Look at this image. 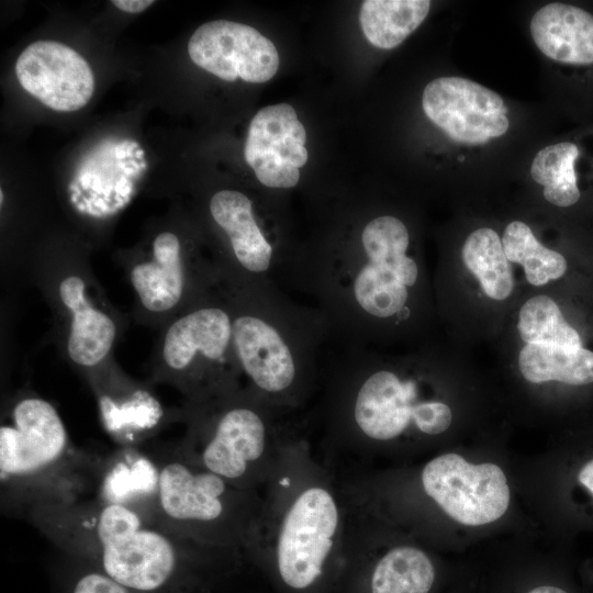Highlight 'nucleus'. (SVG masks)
I'll use <instances>...</instances> for the list:
<instances>
[{
    "instance_id": "24",
    "label": "nucleus",
    "mask_w": 593,
    "mask_h": 593,
    "mask_svg": "<svg viewBox=\"0 0 593 593\" xmlns=\"http://www.w3.org/2000/svg\"><path fill=\"white\" fill-rule=\"evenodd\" d=\"M518 333L526 345L582 347L581 336L563 317L557 303L547 295L530 298L518 315Z\"/></svg>"
},
{
    "instance_id": "10",
    "label": "nucleus",
    "mask_w": 593,
    "mask_h": 593,
    "mask_svg": "<svg viewBox=\"0 0 593 593\" xmlns=\"http://www.w3.org/2000/svg\"><path fill=\"white\" fill-rule=\"evenodd\" d=\"M209 213L226 237L228 256L216 266L228 282L286 281L292 258L262 231L248 195L232 189L215 192Z\"/></svg>"
},
{
    "instance_id": "20",
    "label": "nucleus",
    "mask_w": 593,
    "mask_h": 593,
    "mask_svg": "<svg viewBox=\"0 0 593 593\" xmlns=\"http://www.w3.org/2000/svg\"><path fill=\"white\" fill-rule=\"evenodd\" d=\"M429 8L428 0H367L361 5L359 22L373 46L392 49L422 24Z\"/></svg>"
},
{
    "instance_id": "13",
    "label": "nucleus",
    "mask_w": 593,
    "mask_h": 593,
    "mask_svg": "<svg viewBox=\"0 0 593 593\" xmlns=\"http://www.w3.org/2000/svg\"><path fill=\"white\" fill-rule=\"evenodd\" d=\"M426 116L452 141L483 144L508 130L507 109L493 90L461 77H439L423 91Z\"/></svg>"
},
{
    "instance_id": "5",
    "label": "nucleus",
    "mask_w": 593,
    "mask_h": 593,
    "mask_svg": "<svg viewBox=\"0 0 593 593\" xmlns=\"http://www.w3.org/2000/svg\"><path fill=\"white\" fill-rule=\"evenodd\" d=\"M295 414L243 384L188 404L179 454L238 488L262 492L287 444L305 427Z\"/></svg>"
},
{
    "instance_id": "26",
    "label": "nucleus",
    "mask_w": 593,
    "mask_h": 593,
    "mask_svg": "<svg viewBox=\"0 0 593 593\" xmlns=\"http://www.w3.org/2000/svg\"><path fill=\"white\" fill-rule=\"evenodd\" d=\"M118 9L128 13H139L145 11L152 4L153 0H113L111 1Z\"/></svg>"
},
{
    "instance_id": "7",
    "label": "nucleus",
    "mask_w": 593,
    "mask_h": 593,
    "mask_svg": "<svg viewBox=\"0 0 593 593\" xmlns=\"http://www.w3.org/2000/svg\"><path fill=\"white\" fill-rule=\"evenodd\" d=\"M233 316L220 286L167 327L159 350L163 374L197 404L243 385L233 349Z\"/></svg>"
},
{
    "instance_id": "18",
    "label": "nucleus",
    "mask_w": 593,
    "mask_h": 593,
    "mask_svg": "<svg viewBox=\"0 0 593 593\" xmlns=\"http://www.w3.org/2000/svg\"><path fill=\"white\" fill-rule=\"evenodd\" d=\"M530 34L548 58L569 65L593 64V14L568 3H548L532 18Z\"/></svg>"
},
{
    "instance_id": "9",
    "label": "nucleus",
    "mask_w": 593,
    "mask_h": 593,
    "mask_svg": "<svg viewBox=\"0 0 593 593\" xmlns=\"http://www.w3.org/2000/svg\"><path fill=\"white\" fill-rule=\"evenodd\" d=\"M419 479L424 493L460 524H490L508 508L507 480L495 463L474 465L458 454H444L423 467Z\"/></svg>"
},
{
    "instance_id": "17",
    "label": "nucleus",
    "mask_w": 593,
    "mask_h": 593,
    "mask_svg": "<svg viewBox=\"0 0 593 593\" xmlns=\"http://www.w3.org/2000/svg\"><path fill=\"white\" fill-rule=\"evenodd\" d=\"M58 296L70 317L68 357L80 367L98 366L114 344L118 332L114 321L89 301L86 282L78 275H67L60 280Z\"/></svg>"
},
{
    "instance_id": "14",
    "label": "nucleus",
    "mask_w": 593,
    "mask_h": 593,
    "mask_svg": "<svg viewBox=\"0 0 593 593\" xmlns=\"http://www.w3.org/2000/svg\"><path fill=\"white\" fill-rule=\"evenodd\" d=\"M190 59L225 81L270 80L279 68L275 44L256 29L227 20L202 24L188 42Z\"/></svg>"
},
{
    "instance_id": "21",
    "label": "nucleus",
    "mask_w": 593,
    "mask_h": 593,
    "mask_svg": "<svg viewBox=\"0 0 593 593\" xmlns=\"http://www.w3.org/2000/svg\"><path fill=\"white\" fill-rule=\"evenodd\" d=\"M461 254L463 264L489 298L502 301L511 295L514 289L512 267L495 231L482 227L472 232L465 240Z\"/></svg>"
},
{
    "instance_id": "4",
    "label": "nucleus",
    "mask_w": 593,
    "mask_h": 593,
    "mask_svg": "<svg viewBox=\"0 0 593 593\" xmlns=\"http://www.w3.org/2000/svg\"><path fill=\"white\" fill-rule=\"evenodd\" d=\"M32 516L57 545L98 558L107 575L136 591L161 588L183 556L211 548L150 522L132 504L108 499L81 503L66 494L45 495Z\"/></svg>"
},
{
    "instance_id": "3",
    "label": "nucleus",
    "mask_w": 593,
    "mask_h": 593,
    "mask_svg": "<svg viewBox=\"0 0 593 593\" xmlns=\"http://www.w3.org/2000/svg\"><path fill=\"white\" fill-rule=\"evenodd\" d=\"M233 316V349L246 385L289 412L304 409L320 389L322 357L331 345L325 318L296 303L273 281H221Z\"/></svg>"
},
{
    "instance_id": "12",
    "label": "nucleus",
    "mask_w": 593,
    "mask_h": 593,
    "mask_svg": "<svg viewBox=\"0 0 593 593\" xmlns=\"http://www.w3.org/2000/svg\"><path fill=\"white\" fill-rule=\"evenodd\" d=\"M152 251L130 269L131 284L147 312L164 314L182 304L187 309L220 286L216 267L189 262L175 233L158 234Z\"/></svg>"
},
{
    "instance_id": "15",
    "label": "nucleus",
    "mask_w": 593,
    "mask_h": 593,
    "mask_svg": "<svg viewBox=\"0 0 593 593\" xmlns=\"http://www.w3.org/2000/svg\"><path fill=\"white\" fill-rule=\"evenodd\" d=\"M15 75L31 96L57 112L83 108L94 91L88 61L74 48L55 41H36L18 57Z\"/></svg>"
},
{
    "instance_id": "1",
    "label": "nucleus",
    "mask_w": 593,
    "mask_h": 593,
    "mask_svg": "<svg viewBox=\"0 0 593 593\" xmlns=\"http://www.w3.org/2000/svg\"><path fill=\"white\" fill-rule=\"evenodd\" d=\"M304 429L287 444L262 490L260 521L246 552L272 593H335L344 571L347 475L314 452Z\"/></svg>"
},
{
    "instance_id": "2",
    "label": "nucleus",
    "mask_w": 593,
    "mask_h": 593,
    "mask_svg": "<svg viewBox=\"0 0 593 593\" xmlns=\"http://www.w3.org/2000/svg\"><path fill=\"white\" fill-rule=\"evenodd\" d=\"M406 224L391 214L362 223L354 239L294 256L287 281L313 301L336 348H361L412 320L421 268Z\"/></svg>"
},
{
    "instance_id": "22",
    "label": "nucleus",
    "mask_w": 593,
    "mask_h": 593,
    "mask_svg": "<svg viewBox=\"0 0 593 593\" xmlns=\"http://www.w3.org/2000/svg\"><path fill=\"white\" fill-rule=\"evenodd\" d=\"M580 154L577 144L561 142L544 147L535 156L532 178L544 187V197L551 204L567 208L579 201L581 192L575 164Z\"/></svg>"
},
{
    "instance_id": "16",
    "label": "nucleus",
    "mask_w": 593,
    "mask_h": 593,
    "mask_svg": "<svg viewBox=\"0 0 593 593\" xmlns=\"http://www.w3.org/2000/svg\"><path fill=\"white\" fill-rule=\"evenodd\" d=\"M306 132L295 110L287 103L260 109L251 119L244 158L258 181L271 189H290L307 161Z\"/></svg>"
},
{
    "instance_id": "8",
    "label": "nucleus",
    "mask_w": 593,
    "mask_h": 593,
    "mask_svg": "<svg viewBox=\"0 0 593 593\" xmlns=\"http://www.w3.org/2000/svg\"><path fill=\"white\" fill-rule=\"evenodd\" d=\"M345 564L335 593H433L439 570L429 555L413 545L372 550L359 523L350 491Z\"/></svg>"
},
{
    "instance_id": "11",
    "label": "nucleus",
    "mask_w": 593,
    "mask_h": 593,
    "mask_svg": "<svg viewBox=\"0 0 593 593\" xmlns=\"http://www.w3.org/2000/svg\"><path fill=\"white\" fill-rule=\"evenodd\" d=\"M11 418V424L0 427L2 483L40 479L66 458L68 434L60 415L48 401L23 398L13 406Z\"/></svg>"
},
{
    "instance_id": "25",
    "label": "nucleus",
    "mask_w": 593,
    "mask_h": 593,
    "mask_svg": "<svg viewBox=\"0 0 593 593\" xmlns=\"http://www.w3.org/2000/svg\"><path fill=\"white\" fill-rule=\"evenodd\" d=\"M74 593H128L127 588L105 573L91 572L76 584Z\"/></svg>"
},
{
    "instance_id": "6",
    "label": "nucleus",
    "mask_w": 593,
    "mask_h": 593,
    "mask_svg": "<svg viewBox=\"0 0 593 593\" xmlns=\"http://www.w3.org/2000/svg\"><path fill=\"white\" fill-rule=\"evenodd\" d=\"M154 501L155 518L172 534L245 553L264 503L262 492L238 488L181 454L158 469Z\"/></svg>"
},
{
    "instance_id": "19",
    "label": "nucleus",
    "mask_w": 593,
    "mask_h": 593,
    "mask_svg": "<svg viewBox=\"0 0 593 593\" xmlns=\"http://www.w3.org/2000/svg\"><path fill=\"white\" fill-rule=\"evenodd\" d=\"M523 377L533 383L559 381L569 385L593 383V351L548 345H525L518 357Z\"/></svg>"
},
{
    "instance_id": "23",
    "label": "nucleus",
    "mask_w": 593,
    "mask_h": 593,
    "mask_svg": "<svg viewBox=\"0 0 593 593\" xmlns=\"http://www.w3.org/2000/svg\"><path fill=\"white\" fill-rule=\"evenodd\" d=\"M502 245L508 261L522 265L533 286L557 280L567 271L566 258L540 244L524 222L513 221L505 227Z\"/></svg>"
}]
</instances>
